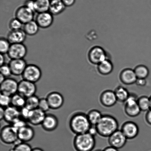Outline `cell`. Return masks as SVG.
<instances>
[{
  "label": "cell",
  "mask_w": 151,
  "mask_h": 151,
  "mask_svg": "<svg viewBox=\"0 0 151 151\" xmlns=\"http://www.w3.org/2000/svg\"><path fill=\"white\" fill-rule=\"evenodd\" d=\"M37 90L35 83L23 79L19 82L18 93L25 98L35 95Z\"/></svg>",
  "instance_id": "7"
},
{
  "label": "cell",
  "mask_w": 151,
  "mask_h": 151,
  "mask_svg": "<svg viewBox=\"0 0 151 151\" xmlns=\"http://www.w3.org/2000/svg\"><path fill=\"white\" fill-rule=\"evenodd\" d=\"M137 78L146 79L149 75V70L147 67L143 65L137 66L134 70Z\"/></svg>",
  "instance_id": "33"
},
{
  "label": "cell",
  "mask_w": 151,
  "mask_h": 151,
  "mask_svg": "<svg viewBox=\"0 0 151 151\" xmlns=\"http://www.w3.org/2000/svg\"><path fill=\"white\" fill-rule=\"evenodd\" d=\"M4 108L1 107V108H0V119H1V120H2L4 119Z\"/></svg>",
  "instance_id": "48"
},
{
  "label": "cell",
  "mask_w": 151,
  "mask_h": 151,
  "mask_svg": "<svg viewBox=\"0 0 151 151\" xmlns=\"http://www.w3.org/2000/svg\"><path fill=\"white\" fill-rule=\"evenodd\" d=\"M38 108L45 113L48 112L51 109L46 98H43L40 99Z\"/></svg>",
  "instance_id": "38"
},
{
  "label": "cell",
  "mask_w": 151,
  "mask_h": 151,
  "mask_svg": "<svg viewBox=\"0 0 151 151\" xmlns=\"http://www.w3.org/2000/svg\"><path fill=\"white\" fill-rule=\"evenodd\" d=\"M11 44L7 38H1L0 40V52L1 54H5L8 53Z\"/></svg>",
  "instance_id": "34"
},
{
  "label": "cell",
  "mask_w": 151,
  "mask_h": 151,
  "mask_svg": "<svg viewBox=\"0 0 151 151\" xmlns=\"http://www.w3.org/2000/svg\"><path fill=\"white\" fill-rule=\"evenodd\" d=\"M30 109L28 108L26 106L20 109V117L22 119L27 121L31 112Z\"/></svg>",
  "instance_id": "41"
},
{
  "label": "cell",
  "mask_w": 151,
  "mask_h": 151,
  "mask_svg": "<svg viewBox=\"0 0 151 151\" xmlns=\"http://www.w3.org/2000/svg\"><path fill=\"white\" fill-rule=\"evenodd\" d=\"M24 6L30 9L34 12H35V1L32 0H27L25 3Z\"/></svg>",
  "instance_id": "42"
},
{
  "label": "cell",
  "mask_w": 151,
  "mask_h": 151,
  "mask_svg": "<svg viewBox=\"0 0 151 151\" xmlns=\"http://www.w3.org/2000/svg\"><path fill=\"white\" fill-rule=\"evenodd\" d=\"M87 118L91 125L96 126L101 119L103 115L97 109L90 110L87 114Z\"/></svg>",
  "instance_id": "27"
},
{
  "label": "cell",
  "mask_w": 151,
  "mask_h": 151,
  "mask_svg": "<svg viewBox=\"0 0 151 151\" xmlns=\"http://www.w3.org/2000/svg\"><path fill=\"white\" fill-rule=\"evenodd\" d=\"M98 70L101 74L109 75L113 70V65L111 62L106 59L98 64Z\"/></svg>",
  "instance_id": "30"
},
{
  "label": "cell",
  "mask_w": 151,
  "mask_h": 151,
  "mask_svg": "<svg viewBox=\"0 0 151 151\" xmlns=\"http://www.w3.org/2000/svg\"><path fill=\"white\" fill-rule=\"evenodd\" d=\"M19 82L12 78H6L1 83V94L12 97L18 92Z\"/></svg>",
  "instance_id": "8"
},
{
  "label": "cell",
  "mask_w": 151,
  "mask_h": 151,
  "mask_svg": "<svg viewBox=\"0 0 151 151\" xmlns=\"http://www.w3.org/2000/svg\"><path fill=\"white\" fill-rule=\"evenodd\" d=\"M138 98L135 94L130 93L128 99L124 103V112L129 117H137L141 113V111L137 105Z\"/></svg>",
  "instance_id": "4"
},
{
  "label": "cell",
  "mask_w": 151,
  "mask_h": 151,
  "mask_svg": "<svg viewBox=\"0 0 151 151\" xmlns=\"http://www.w3.org/2000/svg\"><path fill=\"white\" fill-rule=\"evenodd\" d=\"M32 1H35V0H32Z\"/></svg>",
  "instance_id": "54"
},
{
  "label": "cell",
  "mask_w": 151,
  "mask_h": 151,
  "mask_svg": "<svg viewBox=\"0 0 151 151\" xmlns=\"http://www.w3.org/2000/svg\"><path fill=\"white\" fill-rule=\"evenodd\" d=\"M46 114L39 108L31 111L27 122L34 126L41 125Z\"/></svg>",
  "instance_id": "23"
},
{
  "label": "cell",
  "mask_w": 151,
  "mask_h": 151,
  "mask_svg": "<svg viewBox=\"0 0 151 151\" xmlns=\"http://www.w3.org/2000/svg\"><path fill=\"white\" fill-rule=\"evenodd\" d=\"M40 27L35 20H32L24 25L23 30L27 35L33 36L39 30Z\"/></svg>",
  "instance_id": "26"
},
{
  "label": "cell",
  "mask_w": 151,
  "mask_h": 151,
  "mask_svg": "<svg viewBox=\"0 0 151 151\" xmlns=\"http://www.w3.org/2000/svg\"><path fill=\"white\" fill-rule=\"evenodd\" d=\"M23 25L20 20L15 17L10 21L9 23V27L10 30H18L22 29Z\"/></svg>",
  "instance_id": "36"
},
{
  "label": "cell",
  "mask_w": 151,
  "mask_h": 151,
  "mask_svg": "<svg viewBox=\"0 0 151 151\" xmlns=\"http://www.w3.org/2000/svg\"><path fill=\"white\" fill-rule=\"evenodd\" d=\"M1 141L4 144H14L19 140L18 130L12 125L3 127L1 131Z\"/></svg>",
  "instance_id": "5"
},
{
  "label": "cell",
  "mask_w": 151,
  "mask_h": 151,
  "mask_svg": "<svg viewBox=\"0 0 151 151\" xmlns=\"http://www.w3.org/2000/svg\"><path fill=\"white\" fill-rule=\"evenodd\" d=\"M35 134V130L32 127L27 125L18 131L19 140L23 142L27 143L33 139Z\"/></svg>",
  "instance_id": "19"
},
{
  "label": "cell",
  "mask_w": 151,
  "mask_h": 151,
  "mask_svg": "<svg viewBox=\"0 0 151 151\" xmlns=\"http://www.w3.org/2000/svg\"><path fill=\"white\" fill-rule=\"evenodd\" d=\"M26 98L17 93L11 97V105L20 109L26 106Z\"/></svg>",
  "instance_id": "29"
},
{
  "label": "cell",
  "mask_w": 151,
  "mask_h": 151,
  "mask_svg": "<svg viewBox=\"0 0 151 151\" xmlns=\"http://www.w3.org/2000/svg\"><path fill=\"white\" fill-rule=\"evenodd\" d=\"M35 12L40 13L49 10L51 0H35Z\"/></svg>",
  "instance_id": "28"
},
{
  "label": "cell",
  "mask_w": 151,
  "mask_h": 151,
  "mask_svg": "<svg viewBox=\"0 0 151 151\" xmlns=\"http://www.w3.org/2000/svg\"><path fill=\"white\" fill-rule=\"evenodd\" d=\"M42 75V71L39 66L29 64L26 66L22 77L23 79L35 83L40 79Z\"/></svg>",
  "instance_id": "6"
},
{
  "label": "cell",
  "mask_w": 151,
  "mask_h": 151,
  "mask_svg": "<svg viewBox=\"0 0 151 151\" xmlns=\"http://www.w3.org/2000/svg\"><path fill=\"white\" fill-rule=\"evenodd\" d=\"M146 83L147 82L146 79H140V78H137L135 83L136 85L138 86L141 87H145L146 85Z\"/></svg>",
  "instance_id": "44"
},
{
  "label": "cell",
  "mask_w": 151,
  "mask_h": 151,
  "mask_svg": "<svg viewBox=\"0 0 151 151\" xmlns=\"http://www.w3.org/2000/svg\"><path fill=\"white\" fill-rule=\"evenodd\" d=\"M15 17L23 25L34 20L35 12L24 5L19 7L15 12Z\"/></svg>",
  "instance_id": "12"
},
{
  "label": "cell",
  "mask_w": 151,
  "mask_h": 151,
  "mask_svg": "<svg viewBox=\"0 0 151 151\" xmlns=\"http://www.w3.org/2000/svg\"><path fill=\"white\" fill-rule=\"evenodd\" d=\"M53 16L49 11L38 13L35 21L40 28L47 29L52 25L54 20Z\"/></svg>",
  "instance_id": "16"
},
{
  "label": "cell",
  "mask_w": 151,
  "mask_h": 151,
  "mask_svg": "<svg viewBox=\"0 0 151 151\" xmlns=\"http://www.w3.org/2000/svg\"><path fill=\"white\" fill-rule=\"evenodd\" d=\"M94 151H103V150H99V149H98V150H96Z\"/></svg>",
  "instance_id": "53"
},
{
  "label": "cell",
  "mask_w": 151,
  "mask_h": 151,
  "mask_svg": "<svg viewBox=\"0 0 151 151\" xmlns=\"http://www.w3.org/2000/svg\"><path fill=\"white\" fill-rule=\"evenodd\" d=\"M21 117L20 110L12 105L4 109V119L6 122L12 124Z\"/></svg>",
  "instance_id": "22"
},
{
  "label": "cell",
  "mask_w": 151,
  "mask_h": 151,
  "mask_svg": "<svg viewBox=\"0 0 151 151\" xmlns=\"http://www.w3.org/2000/svg\"><path fill=\"white\" fill-rule=\"evenodd\" d=\"M27 53V49L23 43L11 44L8 53L11 60L24 59Z\"/></svg>",
  "instance_id": "11"
},
{
  "label": "cell",
  "mask_w": 151,
  "mask_h": 151,
  "mask_svg": "<svg viewBox=\"0 0 151 151\" xmlns=\"http://www.w3.org/2000/svg\"><path fill=\"white\" fill-rule=\"evenodd\" d=\"M88 58L92 63L97 64L107 59L104 50L101 47L98 46L91 49L88 53Z\"/></svg>",
  "instance_id": "15"
},
{
  "label": "cell",
  "mask_w": 151,
  "mask_h": 151,
  "mask_svg": "<svg viewBox=\"0 0 151 151\" xmlns=\"http://www.w3.org/2000/svg\"><path fill=\"white\" fill-rule=\"evenodd\" d=\"M1 107L7 108L11 105V97L1 94L0 97Z\"/></svg>",
  "instance_id": "37"
},
{
  "label": "cell",
  "mask_w": 151,
  "mask_h": 151,
  "mask_svg": "<svg viewBox=\"0 0 151 151\" xmlns=\"http://www.w3.org/2000/svg\"><path fill=\"white\" fill-rule=\"evenodd\" d=\"M100 102L102 105L106 108L113 107L118 102L114 91L106 90L100 94Z\"/></svg>",
  "instance_id": "13"
},
{
  "label": "cell",
  "mask_w": 151,
  "mask_h": 151,
  "mask_svg": "<svg viewBox=\"0 0 151 151\" xmlns=\"http://www.w3.org/2000/svg\"><path fill=\"white\" fill-rule=\"evenodd\" d=\"M121 82L125 85H131L135 84L137 78L134 70L126 69L121 72L120 75Z\"/></svg>",
  "instance_id": "21"
},
{
  "label": "cell",
  "mask_w": 151,
  "mask_h": 151,
  "mask_svg": "<svg viewBox=\"0 0 151 151\" xmlns=\"http://www.w3.org/2000/svg\"><path fill=\"white\" fill-rule=\"evenodd\" d=\"M96 127L99 135L104 137H109L118 129L119 124L117 120L113 116L103 115Z\"/></svg>",
  "instance_id": "1"
},
{
  "label": "cell",
  "mask_w": 151,
  "mask_h": 151,
  "mask_svg": "<svg viewBox=\"0 0 151 151\" xmlns=\"http://www.w3.org/2000/svg\"><path fill=\"white\" fill-rule=\"evenodd\" d=\"M27 65L24 59L11 60L9 64L12 74L15 76H22Z\"/></svg>",
  "instance_id": "17"
},
{
  "label": "cell",
  "mask_w": 151,
  "mask_h": 151,
  "mask_svg": "<svg viewBox=\"0 0 151 151\" xmlns=\"http://www.w3.org/2000/svg\"><path fill=\"white\" fill-rule=\"evenodd\" d=\"M40 99L35 95L26 98L25 106L31 110L38 108Z\"/></svg>",
  "instance_id": "32"
},
{
  "label": "cell",
  "mask_w": 151,
  "mask_h": 151,
  "mask_svg": "<svg viewBox=\"0 0 151 151\" xmlns=\"http://www.w3.org/2000/svg\"><path fill=\"white\" fill-rule=\"evenodd\" d=\"M0 72H1V74L6 78H9L10 75H12L11 69L9 64H5L1 66Z\"/></svg>",
  "instance_id": "39"
},
{
  "label": "cell",
  "mask_w": 151,
  "mask_h": 151,
  "mask_svg": "<svg viewBox=\"0 0 151 151\" xmlns=\"http://www.w3.org/2000/svg\"></svg>",
  "instance_id": "55"
},
{
  "label": "cell",
  "mask_w": 151,
  "mask_h": 151,
  "mask_svg": "<svg viewBox=\"0 0 151 151\" xmlns=\"http://www.w3.org/2000/svg\"><path fill=\"white\" fill-rule=\"evenodd\" d=\"M137 105L141 112H146L150 109L149 97L146 96H142L138 98Z\"/></svg>",
  "instance_id": "31"
},
{
  "label": "cell",
  "mask_w": 151,
  "mask_h": 151,
  "mask_svg": "<svg viewBox=\"0 0 151 151\" xmlns=\"http://www.w3.org/2000/svg\"><path fill=\"white\" fill-rule=\"evenodd\" d=\"M69 126L72 132L77 135L87 133L91 125L87 114L78 112L74 114L71 117Z\"/></svg>",
  "instance_id": "2"
},
{
  "label": "cell",
  "mask_w": 151,
  "mask_h": 151,
  "mask_svg": "<svg viewBox=\"0 0 151 151\" xmlns=\"http://www.w3.org/2000/svg\"><path fill=\"white\" fill-rule=\"evenodd\" d=\"M73 144L76 151H92L95 147L96 140L95 137L86 133L76 135Z\"/></svg>",
  "instance_id": "3"
},
{
  "label": "cell",
  "mask_w": 151,
  "mask_h": 151,
  "mask_svg": "<svg viewBox=\"0 0 151 151\" xmlns=\"http://www.w3.org/2000/svg\"><path fill=\"white\" fill-rule=\"evenodd\" d=\"M145 120L147 124L151 126V109L148 111L145 116Z\"/></svg>",
  "instance_id": "45"
},
{
  "label": "cell",
  "mask_w": 151,
  "mask_h": 151,
  "mask_svg": "<svg viewBox=\"0 0 151 151\" xmlns=\"http://www.w3.org/2000/svg\"><path fill=\"white\" fill-rule=\"evenodd\" d=\"M32 151H44L42 149L40 148L36 147L35 148L32 149Z\"/></svg>",
  "instance_id": "51"
},
{
  "label": "cell",
  "mask_w": 151,
  "mask_h": 151,
  "mask_svg": "<svg viewBox=\"0 0 151 151\" xmlns=\"http://www.w3.org/2000/svg\"><path fill=\"white\" fill-rule=\"evenodd\" d=\"M87 133L94 137H95L97 134H98L96 126L91 125Z\"/></svg>",
  "instance_id": "43"
},
{
  "label": "cell",
  "mask_w": 151,
  "mask_h": 151,
  "mask_svg": "<svg viewBox=\"0 0 151 151\" xmlns=\"http://www.w3.org/2000/svg\"><path fill=\"white\" fill-rule=\"evenodd\" d=\"M121 131L128 139L136 138L139 132V129L136 123L132 121H127L122 124Z\"/></svg>",
  "instance_id": "9"
},
{
  "label": "cell",
  "mask_w": 151,
  "mask_h": 151,
  "mask_svg": "<svg viewBox=\"0 0 151 151\" xmlns=\"http://www.w3.org/2000/svg\"><path fill=\"white\" fill-rule=\"evenodd\" d=\"M103 150V151H119L118 149L110 146L105 148Z\"/></svg>",
  "instance_id": "47"
},
{
  "label": "cell",
  "mask_w": 151,
  "mask_h": 151,
  "mask_svg": "<svg viewBox=\"0 0 151 151\" xmlns=\"http://www.w3.org/2000/svg\"><path fill=\"white\" fill-rule=\"evenodd\" d=\"M114 92L118 102L121 103H125L130 94L126 88L122 86H118Z\"/></svg>",
  "instance_id": "25"
},
{
  "label": "cell",
  "mask_w": 151,
  "mask_h": 151,
  "mask_svg": "<svg viewBox=\"0 0 151 151\" xmlns=\"http://www.w3.org/2000/svg\"><path fill=\"white\" fill-rule=\"evenodd\" d=\"M32 149L30 144L27 143L21 142L14 145V147L9 151H32Z\"/></svg>",
  "instance_id": "35"
},
{
  "label": "cell",
  "mask_w": 151,
  "mask_h": 151,
  "mask_svg": "<svg viewBox=\"0 0 151 151\" xmlns=\"http://www.w3.org/2000/svg\"><path fill=\"white\" fill-rule=\"evenodd\" d=\"M62 1L66 7H69L73 5L76 0H62Z\"/></svg>",
  "instance_id": "46"
},
{
  "label": "cell",
  "mask_w": 151,
  "mask_h": 151,
  "mask_svg": "<svg viewBox=\"0 0 151 151\" xmlns=\"http://www.w3.org/2000/svg\"><path fill=\"white\" fill-rule=\"evenodd\" d=\"M59 125V121L57 117L52 114L46 115L41 126L44 130L47 131H52L57 129Z\"/></svg>",
  "instance_id": "18"
},
{
  "label": "cell",
  "mask_w": 151,
  "mask_h": 151,
  "mask_svg": "<svg viewBox=\"0 0 151 151\" xmlns=\"http://www.w3.org/2000/svg\"><path fill=\"white\" fill-rule=\"evenodd\" d=\"M128 139L121 130L118 129L108 137L109 146L118 150L122 148L126 144Z\"/></svg>",
  "instance_id": "10"
},
{
  "label": "cell",
  "mask_w": 151,
  "mask_h": 151,
  "mask_svg": "<svg viewBox=\"0 0 151 151\" xmlns=\"http://www.w3.org/2000/svg\"><path fill=\"white\" fill-rule=\"evenodd\" d=\"M26 121L25 120L22 119V118L20 117L19 119L16 120L12 124V125L15 128L17 129L18 131V130L20 129L21 128L24 127L25 126L27 125V124Z\"/></svg>",
  "instance_id": "40"
},
{
  "label": "cell",
  "mask_w": 151,
  "mask_h": 151,
  "mask_svg": "<svg viewBox=\"0 0 151 151\" xmlns=\"http://www.w3.org/2000/svg\"><path fill=\"white\" fill-rule=\"evenodd\" d=\"M6 78L4 76H3L2 75H1V74L0 75V82H1H1H3V81H4V80L6 79Z\"/></svg>",
  "instance_id": "50"
},
{
  "label": "cell",
  "mask_w": 151,
  "mask_h": 151,
  "mask_svg": "<svg viewBox=\"0 0 151 151\" xmlns=\"http://www.w3.org/2000/svg\"><path fill=\"white\" fill-rule=\"evenodd\" d=\"M66 7L62 0H51L49 12L53 15H58L63 13Z\"/></svg>",
  "instance_id": "24"
},
{
  "label": "cell",
  "mask_w": 151,
  "mask_h": 151,
  "mask_svg": "<svg viewBox=\"0 0 151 151\" xmlns=\"http://www.w3.org/2000/svg\"><path fill=\"white\" fill-rule=\"evenodd\" d=\"M27 35L23 29L10 30L7 35V39L11 44L23 43L26 40Z\"/></svg>",
  "instance_id": "20"
},
{
  "label": "cell",
  "mask_w": 151,
  "mask_h": 151,
  "mask_svg": "<svg viewBox=\"0 0 151 151\" xmlns=\"http://www.w3.org/2000/svg\"><path fill=\"white\" fill-rule=\"evenodd\" d=\"M149 99H150V109H151V95L150 96V97H149Z\"/></svg>",
  "instance_id": "52"
},
{
  "label": "cell",
  "mask_w": 151,
  "mask_h": 151,
  "mask_svg": "<svg viewBox=\"0 0 151 151\" xmlns=\"http://www.w3.org/2000/svg\"><path fill=\"white\" fill-rule=\"evenodd\" d=\"M1 61H0V64L1 66H2V65L5 64L4 62H5V58L4 56V54H1Z\"/></svg>",
  "instance_id": "49"
},
{
  "label": "cell",
  "mask_w": 151,
  "mask_h": 151,
  "mask_svg": "<svg viewBox=\"0 0 151 151\" xmlns=\"http://www.w3.org/2000/svg\"><path fill=\"white\" fill-rule=\"evenodd\" d=\"M46 98L48 100L50 108L54 110L60 108L64 103V98L60 93L58 92H50Z\"/></svg>",
  "instance_id": "14"
}]
</instances>
